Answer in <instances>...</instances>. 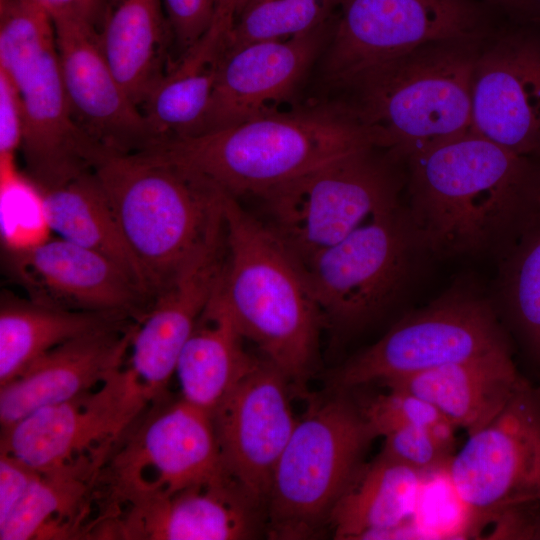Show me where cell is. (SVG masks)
Masks as SVG:
<instances>
[{"label":"cell","mask_w":540,"mask_h":540,"mask_svg":"<svg viewBox=\"0 0 540 540\" xmlns=\"http://www.w3.org/2000/svg\"><path fill=\"white\" fill-rule=\"evenodd\" d=\"M37 192L43 220L52 231L60 238L92 250L118 265L152 304L144 271L92 170Z\"/></svg>","instance_id":"obj_29"},{"label":"cell","mask_w":540,"mask_h":540,"mask_svg":"<svg viewBox=\"0 0 540 540\" xmlns=\"http://www.w3.org/2000/svg\"><path fill=\"white\" fill-rule=\"evenodd\" d=\"M502 6L516 9H528L536 0H487Z\"/></svg>","instance_id":"obj_41"},{"label":"cell","mask_w":540,"mask_h":540,"mask_svg":"<svg viewBox=\"0 0 540 540\" xmlns=\"http://www.w3.org/2000/svg\"><path fill=\"white\" fill-rule=\"evenodd\" d=\"M98 42L114 75L140 108L169 69L171 41L162 0H111Z\"/></svg>","instance_id":"obj_28"},{"label":"cell","mask_w":540,"mask_h":540,"mask_svg":"<svg viewBox=\"0 0 540 540\" xmlns=\"http://www.w3.org/2000/svg\"><path fill=\"white\" fill-rule=\"evenodd\" d=\"M56 22L84 23L100 28L105 0H34Z\"/></svg>","instance_id":"obj_39"},{"label":"cell","mask_w":540,"mask_h":540,"mask_svg":"<svg viewBox=\"0 0 540 540\" xmlns=\"http://www.w3.org/2000/svg\"><path fill=\"white\" fill-rule=\"evenodd\" d=\"M479 39L421 46L370 72L346 105L394 160L471 130V91Z\"/></svg>","instance_id":"obj_5"},{"label":"cell","mask_w":540,"mask_h":540,"mask_svg":"<svg viewBox=\"0 0 540 540\" xmlns=\"http://www.w3.org/2000/svg\"><path fill=\"white\" fill-rule=\"evenodd\" d=\"M323 29L324 24L289 38L224 49L209 105L194 135L281 111L314 60Z\"/></svg>","instance_id":"obj_19"},{"label":"cell","mask_w":540,"mask_h":540,"mask_svg":"<svg viewBox=\"0 0 540 540\" xmlns=\"http://www.w3.org/2000/svg\"><path fill=\"white\" fill-rule=\"evenodd\" d=\"M39 471L0 451V525L3 524L38 476Z\"/></svg>","instance_id":"obj_38"},{"label":"cell","mask_w":540,"mask_h":540,"mask_svg":"<svg viewBox=\"0 0 540 540\" xmlns=\"http://www.w3.org/2000/svg\"><path fill=\"white\" fill-rule=\"evenodd\" d=\"M504 261L502 296L510 320L529 352L540 361V199L511 237Z\"/></svg>","instance_id":"obj_31"},{"label":"cell","mask_w":540,"mask_h":540,"mask_svg":"<svg viewBox=\"0 0 540 540\" xmlns=\"http://www.w3.org/2000/svg\"><path fill=\"white\" fill-rule=\"evenodd\" d=\"M376 438L361 408L342 395L318 402L298 418L274 469L266 502L269 535H315Z\"/></svg>","instance_id":"obj_7"},{"label":"cell","mask_w":540,"mask_h":540,"mask_svg":"<svg viewBox=\"0 0 540 540\" xmlns=\"http://www.w3.org/2000/svg\"><path fill=\"white\" fill-rule=\"evenodd\" d=\"M8 262L30 299L41 304L119 313L137 322L151 306L118 265L60 237L11 250Z\"/></svg>","instance_id":"obj_17"},{"label":"cell","mask_w":540,"mask_h":540,"mask_svg":"<svg viewBox=\"0 0 540 540\" xmlns=\"http://www.w3.org/2000/svg\"><path fill=\"white\" fill-rule=\"evenodd\" d=\"M221 291L245 339L301 394L317 364L325 323L298 261L268 227L224 192Z\"/></svg>","instance_id":"obj_3"},{"label":"cell","mask_w":540,"mask_h":540,"mask_svg":"<svg viewBox=\"0 0 540 540\" xmlns=\"http://www.w3.org/2000/svg\"><path fill=\"white\" fill-rule=\"evenodd\" d=\"M162 2L170 33V51H174L171 68L210 28L215 13V0Z\"/></svg>","instance_id":"obj_35"},{"label":"cell","mask_w":540,"mask_h":540,"mask_svg":"<svg viewBox=\"0 0 540 540\" xmlns=\"http://www.w3.org/2000/svg\"><path fill=\"white\" fill-rule=\"evenodd\" d=\"M5 74L21 97L24 113L21 150L33 186L37 190L52 188L91 170L102 150L74 120L56 41L31 61Z\"/></svg>","instance_id":"obj_18"},{"label":"cell","mask_w":540,"mask_h":540,"mask_svg":"<svg viewBox=\"0 0 540 540\" xmlns=\"http://www.w3.org/2000/svg\"><path fill=\"white\" fill-rule=\"evenodd\" d=\"M247 3L248 0H215L213 20H220L234 25Z\"/></svg>","instance_id":"obj_40"},{"label":"cell","mask_w":540,"mask_h":540,"mask_svg":"<svg viewBox=\"0 0 540 540\" xmlns=\"http://www.w3.org/2000/svg\"><path fill=\"white\" fill-rule=\"evenodd\" d=\"M404 209L421 250L475 254L510 239L534 198V161L472 130L405 161Z\"/></svg>","instance_id":"obj_1"},{"label":"cell","mask_w":540,"mask_h":540,"mask_svg":"<svg viewBox=\"0 0 540 540\" xmlns=\"http://www.w3.org/2000/svg\"><path fill=\"white\" fill-rule=\"evenodd\" d=\"M232 27L213 20L204 36L153 86L140 106L150 138L148 146L196 133L209 105Z\"/></svg>","instance_id":"obj_27"},{"label":"cell","mask_w":540,"mask_h":540,"mask_svg":"<svg viewBox=\"0 0 540 540\" xmlns=\"http://www.w3.org/2000/svg\"><path fill=\"white\" fill-rule=\"evenodd\" d=\"M339 18L323 62L325 80L351 88L381 66L429 43L480 39L472 0H336Z\"/></svg>","instance_id":"obj_11"},{"label":"cell","mask_w":540,"mask_h":540,"mask_svg":"<svg viewBox=\"0 0 540 540\" xmlns=\"http://www.w3.org/2000/svg\"><path fill=\"white\" fill-rule=\"evenodd\" d=\"M536 158L537 161H534V195L540 199V155Z\"/></svg>","instance_id":"obj_42"},{"label":"cell","mask_w":540,"mask_h":540,"mask_svg":"<svg viewBox=\"0 0 540 540\" xmlns=\"http://www.w3.org/2000/svg\"><path fill=\"white\" fill-rule=\"evenodd\" d=\"M537 2H540V0H536Z\"/></svg>","instance_id":"obj_44"},{"label":"cell","mask_w":540,"mask_h":540,"mask_svg":"<svg viewBox=\"0 0 540 540\" xmlns=\"http://www.w3.org/2000/svg\"><path fill=\"white\" fill-rule=\"evenodd\" d=\"M136 324L126 320L61 344L0 386L1 429L104 384L123 368Z\"/></svg>","instance_id":"obj_22"},{"label":"cell","mask_w":540,"mask_h":540,"mask_svg":"<svg viewBox=\"0 0 540 540\" xmlns=\"http://www.w3.org/2000/svg\"><path fill=\"white\" fill-rule=\"evenodd\" d=\"M257 1H259V0H248V3H247V5H246L245 7H247L248 5H251V4L255 3V2H257ZM244 9H245V8H244ZM244 9H243V10H244Z\"/></svg>","instance_id":"obj_43"},{"label":"cell","mask_w":540,"mask_h":540,"mask_svg":"<svg viewBox=\"0 0 540 540\" xmlns=\"http://www.w3.org/2000/svg\"><path fill=\"white\" fill-rule=\"evenodd\" d=\"M471 130L518 155H540V38L504 36L477 56Z\"/></svg>","instance_id":"obj_16"},{"label":"cell","mask_w":540,"mask_h":540,"mask_svg":"<svg viewBox=\"0 0 540 540\" xmlns=\"http://www.w3.org/2000/svg\"><path fill=\"white\" fill-rule=\"evenodd\" d=\"M361 411L376 437L410 426H452L431 404L399 390L388 389L387 393L373 398Z\"/></svg>","instance_id":"obj_34"},{"label":"cell","mask_w":540,"mask_h":540,"mask_svg":"<svg viewBox=\"0 0 540 540\" xmlns=\"http://www.w3.org/2000/svg\"><path fill=\"white\" fill-rule=\"evenodd\" d=\"M524 378L510 349L489 352L382 383L431 404L455 428L468 434L493 419Z\"/></svg>","instance_id":"obj_23"},{"label":"cell","mask_w":540,"mask_h":540,"mask_svg":"<svg viewBox=\"0 0 540 540\" xmlns=\"http://www.w3.org/2000/svg\"><path fill=\"white\" fill-rule=\"evenodd\" d=\"M110 451L39 471L0 525V540L88 539L96 518L97 481Z\"/></svg>","instance_id":"obj_25"},{"label":"cell","mask_w":540,"mask_h":540,"mask_svg":"<svg viewBox=\"0 0 540 540\" xmlns=\"http://www.w3.org/2000/svg\"><path fill=\"white\" fill-rule=\"evenodd\" d=\"M427 473L386 454L362 463L334 506L329 524L336 539L413 536Z\"/></svg>","instance_id":"obj_24"},{"label":"cell","mask_w":540,"mask_h":540,"mask_svg":"<svg viewBox=\"0 0 540 540\" xmlns=\"http://www.w3.org/2000/svg\"><path fill=\"white\" fill-rule=\"evenodd\" d=\"M336 0H259L245 7L231 28L225 51L284 39L323 25Z\"/></svg>","instance_id":"obj_32"},{"label":"cell","mask_w":540,"mask_h":540,"mask_svg":"<svg viewBox=\"0 0 540 540\" xmlns=\"http://www.w3.org/2000/svg\"><path fill=\"white\" fill-rule=\"evenodd\" d=\"M225 260L222 209L204 240L136 324L127 368L149 402L167 393L179 355L221 281Z\"/></svg>","instance_id":"obj_15"},{"label":"cell","mask_w":540,"mask_h":540,"mask_svg":"<svg viewBox=\"0 0 540 540\" xmlns=\"http://www.w3.org/2000/svg\"><path fill=\"white\" fill-rule=\"evenodd\" d=\"M91 170L154 300L221 215L224 191L200 174L147 150L101 151Z\"/></svg>","instance_id":"obj_4"},{"label":"cell","mask_w":540,"mask_h":540,"mask_svg":"<svg viewBox=\"0 0 540 540\" xmlns=\"http://www.w3.org/2000/svg\"><path fill=\"white\" fill-rule=\"evenodd\" d=\"M62 78L74 120L99 149L136 152L150 138L140 108L114 75L98 42V28L53 23Z\"/></svg>","instance_id":"obj_20"},{"label":"cell","mask_w":540,"mask_h":540,"mask_svg":"<svg viewBox=\"0 0 540 540\" xmlns=\"http://www.w3.org/2000/svg\"><path fill=\"white\" fill-rule=\"evenodd\" d=\"M346 106L278 111L143 150L190 169L237 198L260 197L341 157L376 149Z\"/></svg>","instance_id":"obj_2"},{"label":"cell","mask_w":540,"mask_h":540,"mask_svg":"<svg viewBox=\"0 0 540 540\" xmlns=\"http://www.w3.org/2000/svg\"><path fill=\"white\" fill-rule=\"evenodd\" d=\"M374 150L326 163L259 197L262 222L299 264L399 205L400 180Z\"/></svg>","instance_id":"obj_8"},{"label":"cell","mask_w":540,"mask_h":540,"mask_svg":"<svg viewBox=\"0 0 540 540\" xmlns=\"http://www.w3.org/2000/svg\"><path fill=\"white\" fill-rule=\"evenodd\" d=\"M149 403L129 369L121 368L98 388L1 429L0 451L37 471L109 451Z\"/></svg>","instance_id":"obj_13"},{"label":"cell","mask_w":540,"mask_h":540,"mask_svg":"<svg viewBox=\"0 0 540 540\" xmlns=\"http://www.w3.org/2000/svg\"><path fill=\"white\" fill-rule=\"evenodd\" d=\"M24 113L20 94L10 78L0 71V158L1 170L12 168L15 153L21 149Z\"/></svg>","instance_id":"obj_36"},{"label":"cell","mask_w":540,"mask_h":540,"mask_svg":"<svg viewBox=\"0 0 540 540\" xmlns=\"http://www.w3.org/2000/svg\"><path fill=\"white\" fill-rule=\"evenodd\" d=\"M231 482L212 416L167 393L153 400L112 447L96 487L99 515L122 505L208 484Z\"/></svg>","instance_id":"obj_6"},{"label":"cell","mask_w":540,"mask_h":540,"mask_svg":"<svg viewBox=\"0 0 540 540\" xmlns=\"http://www.w3.org/2000/svg\"><path fill=\"white\" fill-rule=\"evenodd\" d=\"M510 349L494 310L469 289L454 288L405 317L332 376L338 391L409 376Z\"/></svg>","instance_id":"obj_10"},{"label":"cell","mask_w":540,"mask_h":540,"mask_svg":"<svg viewBox=\"0 0 540 540\" xmlns=\"http://www.w3.org/2000/svg\"><path fill=\"white\" fill-rule=\"evenodd\" d=\"M445 472L474 535L499 512L540 500V388L523 379L504 408L468 434Z\"/></svg>","instance_id":"obj_12"},{"label":"cell","mask_w":540,"mask_h":540,"mask_svg":"<svg viewBox=\"0 0 540 540\" xmlns=\"http://www.w3.org/2000/svg\"><path fill=\"white\" fill-rule=\"evenodd\" d=\"M221 281L175 369L180 397L210 415L260 360L245 350V338L224 300Z\"/></svg>","instance_id":"obj_26"},{"label":"cell","mask_w":540,"mask_h":540,"mask_svg":"<svg viewBox=\"0 0 540 540\" xmlns=\"http://www.w3.org/2000/svg\"><path fill=\"white\" fill-rule=\"evenodd\" d=\"M259 510L232 482L196 486L122 505L94 539H248L258 530Z\"/></svg>","instance_id":"obj_21"},{"label":"cell","mask_w":540,"mask_h":540,"mask_svg":"<svg viewBox=\"0 0 540 540\" xmlns=\"http://www.w3.org/2000/svg\"><path fill=\"white\" fill-rule=\"evenodd\" d=\"M285 376L261 359L212 413L226 474L257 507H266L277 462L298 418Z\"/></svg>","instance_id":"obj_14"},{"label":"cell","mask_w":540,"mask_h":540,"mask_svg":"<svg viewBox=\"0 0 540 540\" xmlns=\"http://www.w3.org/2000/svg\"><path fill=\"white\" fill-rule=\"evenodd\" d=\"M485 526L490 527L485 534L487 539L540 540V500L511 506L490 518L482 528Z\"/></svg>","instance_id":"obj_37"},{"label":"cell","mask_w":540,"mask_h":540,"mask_svg":"<svg viewBox=\"0 0 540 540\" xmlns=\"http://www.w3.org/2000/svg\"><path fill=\"white\" fill-rule=\"evenodd\" d=\"M132 318L112 312L68 310L11 296L0 305V386L57 346Z\"/></svg>","instance_id":"obj_30"},{"label":"cell","mask_w":540,"mask_h":540,"mask_svg":"<svg viewBox=\"0 0 540 540\" xmlns=\"http://www.w3.org/2000/svg\"><path fill=\"white\" fill-rule=\"evenodd\" d=\"M416 250L421 249L398 205L300 266L324 322L353 330L374 319L400 292Z\"/></svg>","instance_id":"obj_9"},{"label":"cell","mask_w":540,"mask_h":540,"mask_svg":"<svg viewBox=\"0 0 540 540\" xmlns=\"http://www.w3.org/2000/svg\"><path fill=\"white\" fill-rule=\"evenodd\" d=\"M453 426H410L384 435L381 452L424 473L446 467L452 454Z\"/></svg>","instance_id":"obj_33"}]
</instances>
